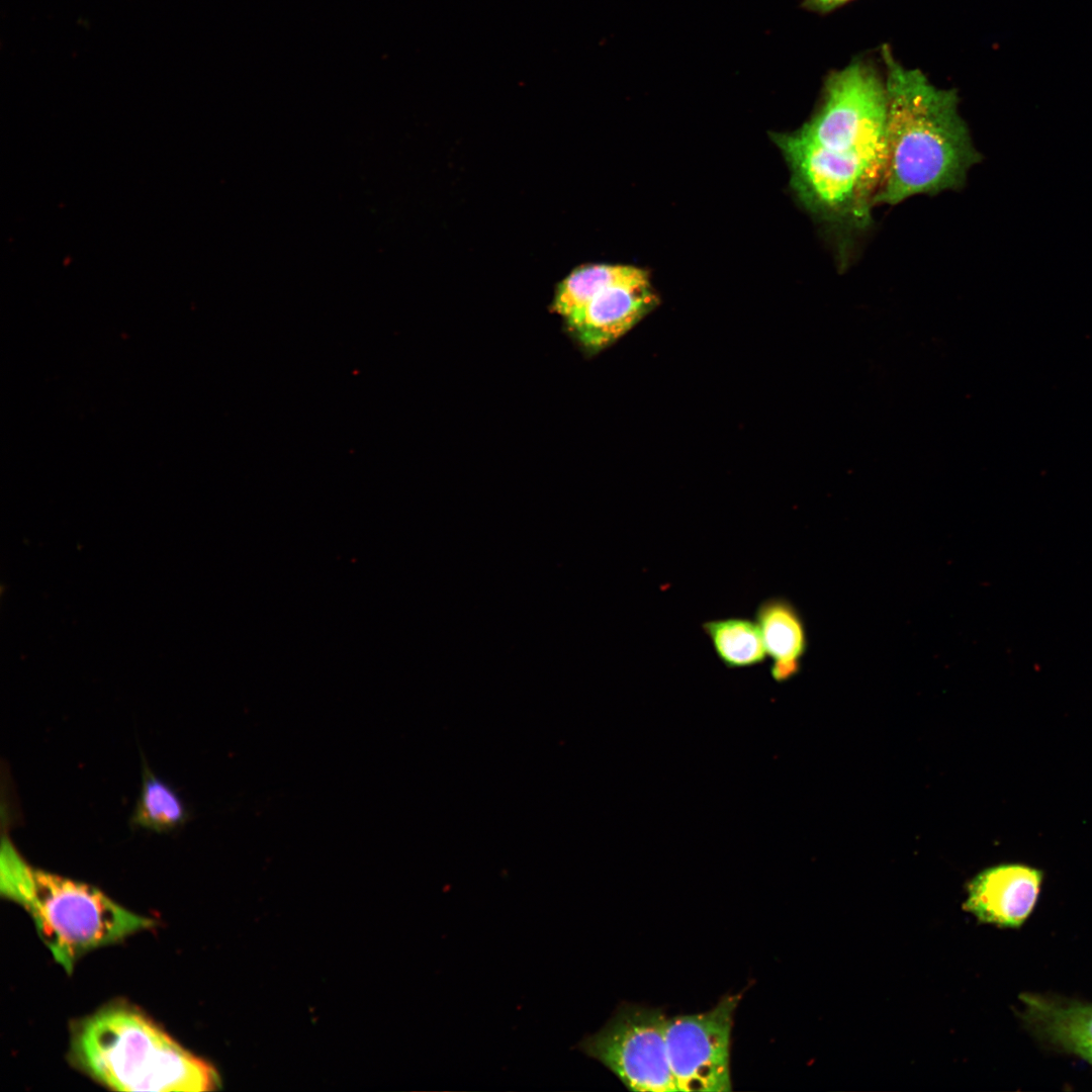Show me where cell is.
Instances as JSON below:
<instances>
[{"label": "cell", "mask_w": 1092, "mask_h": 1092, "mask_svg": "<svg viewBox=\"0 0 1092 1092\" xmlns=\"http://www.w3.org/2000/svg\"><path fill=\"white\" fill-rule=\"evenodd\" d=\"M186 817V808L177 793L145 766L132 823L162 832L177 828Z\"/></svg>", "instance_id": "4fadbf2b"}, {"label": "cell", "mask_w": 1092, "mask_h": 1092, "mask_svg": "<svg viewBox=\"0 0 1092 1092\" xmlns=\"http://www.w3.org/2000/svg\"><path fill=\"white\" fill-rule=\"evenodd\" d=\"M643 271L634 266L611 264H592L576 268L558 284L552 308L567 322L575 317L602 289L633 278Z\"/></svg>", "instance_id": "7c38bea8"}, {"label": "cell", "mask_w": 1092, "mask_h": 1092, "mask_svg": "<svg viewBox=\"0 0 1092 1092\" xmlns=\"http://www.w3.org/2000/svg\"><path fill=\"white\" fill-rule=\"evenodd\" d=\"M1022 1018L1041 1040L1092 1065V1004L1024 994Z\"/></svg>", "instance_id": "9c48e42d"}, {"label": "cell", "mask_w": 1092, "mask_h": 1092, "mask_svg": "<svg viewBox=\"0 0 1092 1092\" xmlns=\"http://www.w3.org/2000/svg\"><path fill=\"white\" fill-rule=\"evenodd\" d=\"M667 1019L660 1009L623 1003L576 1049L604 1065L629 1090L678 1091L667 1056Z\"/></svg>", "instance_id": "5b68a950"}, {"label": "cell", "mask_w": 1092, "mask_h": 1092, "mask_svg": "<svg viewBox=\"0 0 1092 1092\" xmlns=\"http://www.w3.org/2000/svg\"><path fill=\"white\" fill-rule=\"evenodd\" d=\"M1042 873L1024 864H1000L979 874L968 888L965 909L978 920L1019 927L1032 912Z\"/></svg>", "instance_id": "ba28073f"}, {"label": "cell", "mask_w": 1092, "mask_h": 1092, "mask_svg": "<svg viewBox=\"0 0 1092 1092\" xmlns=\"http://www.w3.org/2000/svg\"><path fill=\"white\" fill-rule=\"evenodd\" d=\"M70 1054L76 1066L113 1090L200 1092L218 1084L209 1064L144 1014L122 1005L105 1007L78 1022Z\"/></svg>", "instance_id": "7a4b0ae2"}, {"label": "cell", "mask_w": 1092, "mask_h": 1092, "mask_svg": "<svg viewBox=\"0 0 1092 1092\" xmlns=\"http://www.w3.org/2000/svg\"><path fill=\"white\" fill-rule=\"evenodd\" d=\"M791 170V185L801 203L833 234L843 257L854 239L873 223L872 210L883 174L869 166L842 162L797 130L772 138Z\"/></svg>", "instance_id": "277c9868"}, {"label": "cell", "mask_w": 1092, "mask_h": 1092, "mask_svg": "<svg viewBox=\"0 0 1092 1092\" xmlns=\"http://www.w3.org/2000/svg\"><path fill=\"white\" fill-rule=\"evenodd\" d=\"M658 303L659 297L644 270L602 289L565 324L583 350L596 354L631 331Z\"/></svg>", "instance_id": "52a82bcc"}, {"label": "cell", "mask_w": 1092, "mask_h": 1092, "mask_svg": "<svg viewBox=\"0 0 1092 1092\" xmlns=\"http://www.w3.org/2000/svg\"><path fill=\"white\" fill-rule=\"evenodd\" d=\"M882 58L887 160L875 206L962 188L982 156L960 114L957 91L938 88L920 70L904 67L886 46Z\"/></svg>", "instance_id": "6da1fadb"}, {"label": "cell", "mask_w": 1092, "mask_h": 1092, "mask_svg": "<svg viewBox=\"0 0 1092 1092\" xmlns=\"http://www.w3.org/2000/svg\"><path fill=\"white\" fill-rule=\"evenodd\" d=\"M0 890L29 913L40 938L67 973L86 952L155 924L90 885L33 869L5 839Z\"/></svg>", "instance_id": "3957f363"}, {"label": "cell", "mask_w": 1092, "mask_h": 1092, "mask_svg": "<svg viewBox=\"0 0 1092 1092\" xmlns=\"http://www.w3.org/2000/svg\"><path fill=\"white\" fill-rule=\"evenodd\" d=\"M850 0H804L803 7L818 13H827Z\"/></svg>", "instance_id": "5bb4252c"}, {"label": "cell", "mask_w": 1092, "mask_h": 1092, "mask_svg": "<svg viewBox=\"0 0 1092 1092\" xmlns=\"http://www.w3.org/2000/svg\"><path fill=\"white\" fill-rule=\"evenodd\" d=\"M767 656L770 674L776 681L792 678L801 669L808 648L805 622L798 609L783 597L763 600L755 610Z\"/></svg>", "instance_id": "30bf717a"}, {"label": "cell", "mask_w": 1092, "mask_h": 1092, "mask_svg": "<svg viewBox=\"0 0 1092 1092\" xmlns=\"http://www.w3.org/2000/svg\"><path fill=\"white\" fill-rule=\"evenodd\" d=\"M742 994L725 995L711 1010L667 1019L666 1049L678 1091L728 1092L731 1032Z\"/></svg>", "instance_id": "8992f818"}, {"label": "cell", "mask_w": 1092, "mask_h": 1092, "mask_svg": "<svg viewBox=\"0 0 1092 1092\" xmlns=\"http://www.w3.org/2000/svg\"><path fill=\"white\" fill-rule=\"evenodd\" d=\"M720 661L728 668H746L761 664L767 654L755 620L744 617L715 619L703 623Z\"/></svg>", "instance_id": "8fae6325"}]
</instances>
